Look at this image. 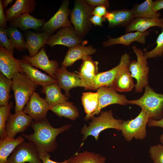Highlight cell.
I'll return each instance as SVG.
<instances>
[{
    "mask_svg": "<svg viewBox=\"0 0 163 163\" xmlns=\"http://www.w3.org/2000/svg\"><path fill=\"white\" fill-rule=\"evenodd\" d=\"M50 35L45 32H35L27 31L26 32V47L28 50L29 56L36 55L40 49L46 43Z\"/></svg>",
    "mask_w": 163,
    "mask_h": 163,
    "instance_id": "44dd1931",
    "label": "cell"
},
{
    "mask_svg": "<svg viewBox=\"0 0 163 163\" xmlns=\"http://www.w3.org/2000/svg\"><path fill=\"white\" fill-rule=\"evenodd\" d=\"M94 8L84 0H75L70 11V21L77 35L82 39L91 30L92 24L90 19Z\"/></svg>",
    "mask_w": 163,
    "mask_h": 163,
    "instance_id": "3957f363",
    "label": "cell"
},
{
    "mask_svg": "<svg viewBox=\"0 0 163 163\" xmlns=\"http://www.w3.org/2000/svg\"><path fill=\"white\" fill-rule=\"evenodd\" d=\"M162 31L158 36L156 41V46L152 50L144 53L148 59L161 57L163 55V26L161 28Z\"/></svg>",
    "mask_w": 163,
    "mask_h": 163,
    "instance_id": "8d00e7d4",
    "label": "cell"
},
{
    "mask_svg": "<svg viewBox=\"0 0 163 163\" xmlns=\"http://www.w3.org/2000/svg\"><path fill=\"white\" fill-rule=\"evenodd\" d=\"M131 48L136 56L137 60L130 61L128 68L132 77L136 80V83L134 86L135 92H141L148 84L149 67L147 59L142 50L136 46H132Z\"/></svg>",
    "mask_w": 163,
    "mask_h": 163,
    "instance_id": "8992f818",
    "label": "cell"
},
{
    "mask_svg": "<svg viewBox=\"0 0 163 163\" xmlns=\"http://www.w3.org/2000/svg\"><path fill=\"white\" fill-rule=\"evenodd\" d=\"M44 47L33 57L25 55L23 56V59L32 66L43 70L55 78L56 71L59 68L58 62L56 60L49 59Z\"/></svg>",
    "mask_w": 163,
    "mask_h": 163,
    "instance_id": "9a60e30c",
    "label": "cell"
},
{
    "mask_svg": "<svg viewBox=\"0 0 163 163\" xmlns=\"http://www.w3.org/2000/svg\"><path fill=\"white\" fill-rule=\"evenodd\" d=\"M163 26V18H136L126 27L125 31L126 33L133 31L144 32L150 27L161 28Z\"/></svg>",
    "mask_w": 163,
    "mask_h": 163,
    "instance_id": "484cf974",
    "label": "cell"
},
{
    "mask_svg": "<svg viewBox=\"0 0 163 163\" xmlns=\"http://www.w3.org/2000/svg\"><path fill=\"white\" fill-rule=\"evenodd\" d=\"M160 140L161 142L162 145H163V134L161 135L160 137Z\"/></svg>",
    "mask_w": 163,
    "mask_h": 163,
    "instance_id": "c3c4849f",
    "label": "cell"
},
{
    "mask_svg": "<svg viewBox=\"0 0 163 163\" xmlns=\"http://www.w3.org/2000/svg\"><path fill=\"white\" fill-rule=\"evenodd\" d=\"M106 20L104 17L93 15L90 19V21L92 24L102 27L103 26L102 23Z\"/></svg>",
    "mask_w": 163,
    "mask_h": 163,
    "instance_id": "b9f144b4",
    "label": "cell"
},
{
    "mask_svg": "<svg viewBox=\"0 0 163 163\" xmlns=\"http://www.w3.org/2000/svg\"><path fill=\"white\" fill-rule=\"evenodd\" d=\"M66 68L61 66L59 68L56 72L55 78L61 89L65 91V95L68 97H70L69 91L71 89L78 87H83V85L78 74L69 71Z\"/></svg>",
    "mask_w": 163,
    "mask_h": 163,
    "instance_id": "ac0fdd59",
    "label": "cell"
},
{
    "mask_svg": "<svg viewBox=\"0 0 163 163\" xmlns=\"http://www.w3.org/2000/svg\"><path fill=\"white\" fill-rule=\"evenodd\" d=\"M42 163L36 148L25 141L14 149L8 159L7 163Z\"/></svg>",
    "mask_w": 163,
    "mask_h": 163,
    "instance_id": "9c48e42d",
    "label": "cell"
},
{
    "mask_svg": "<svg viewBox=\"0 0 163 163\" xmlns=\"http://www.w3.org/2000/svg\"><path fill=\"white\" fill-rule=\"evenodd\" d=\"M7 21L5 13H4L2 0H0V27L7 29L8 27L7 24Z\"/></svg>",
    "mask_w": 163,
    "mask_h": 163,
    "instance_id": "60d3db41",
    "label": "cell"
},
{
    "mask_svg": "<svg viewBox=\"0 0 163 163\" xmlns=\"http://www.w3.org/2000/svg\"><path fill=\"white\" fill-rule=\"evenodd\" d=\"M122 63L120 59L119 63L116 66L107 71L98 73L95 78L91 90H95L102 86L110 87Z\"/></svg>",
    "mask_w": 163,
    "mask_h": 163,
    "instance_id": "4316f807",
    "label": "cell"
},
{
    "mask_svg": "<svg viewBox=\"0 0 163 163\" xmlns=\"http://www.w3.org/2000/svg\"><path fill=\"white\" fill-rule=\"evenodd\" d=\"M82 60L78 74L85 89L91 90L95 78L98 73V62L93 60L90 56Z\"/></svg>",
    "mask_w": 163,
    "mask_h": 163,
    "instance_id": "e0dca14e",
    "label": "cell"
},
{
    "mask_svg": "<svg viewBox=\"0 0 163 163\" xmlns=\"http://www.w3.org/2000/svg\"><path fill=\"white\" fill-rule=\"evenodd\" d=\"M107 8L103 6H98L94 8L92 14L101 17H104L108 12Z\"/></svg>",
    "mask_w": 163,
    "mask_h": 163,
    "instance_id": "7bdbcfd3",
    "label": "cell"
},
{
    "mask_svg": "<svg viewBox=\"0 0 163 163\" xmlns=\"http://www.w3.org/2000/svg\"><path fill=\"white\" fill-rule=\"evenodd\" d=\"M0 72L8 79L16 74L23 72L19 59H15L2 46L0 45Z\"/></svg>",
    "mask_w": 163,
    "mask_h": 163,
    "instance_id": "2e32d148",
    "label": "cell"
},
{
    "mask_svg": "<svg viewBox=\"0 0 163 163\" xmlns=\"http://www.w3.org/2000/svg\"><path fill=\"white\" fill-rule=\"evenodd\" d=\"M130 57L126 53L123 55L120 59L122 65L110 87L117 91L120 92L131 91L135 85L131 73L128 68Z\"/></svg>",
    "mask_w": 163,
    "mask_h": 163,
    "instance_id": "8fae6325",
    "label": "cell"
},
{
    "mask_svg": "<svg viewBox=\"0 0 163 163\" xmlns=\"http://www.w3.org/2000/svg\"><path fill=\"white\" fill-rule=\"evenodd\" d=\"M13 105L11 101L6 106L0 107V137L4 139L7 137L5 130V125L9 117L11 114L10 110Z\"/></svg>",
    "mask_w": 163,
    "mask_h": 163,
    "instance_id": "d590c367",
    "label": "cell"
},
{
    "mask_svg": "<svg viewBox=\"0 0 163 163\" xmlns=\"http://www.w3.org/2000/svg\"><path fill=\"white\" fill-rule=\"evenodd\" d=\"M106 158L98 154L85 151L76 153L67 163H105Z\"/></svg>",
    "mask_w": 163,
    "mask_h": 163,
    "instance_id": "d6a6232c",
    "label": "cell"
},
{
    "mask_svg": "<svg viewBox=\"0 0 163 163\" xmlns=\"http://www.w3.org/2000/svg\"><path fill=\"white\" fill-rule=\"evenodd\" d=\"M163 9V0H157L154 1L153 9L155 12Z\"/></svg>",
    "mask_w": 163,
    "mask_h": 163,
    "instance_id": "bcb514c9",
    "label": "cell"
},
{
    "mask_svg": "<svg viewBox=\"0 0 163 163\" xmlns=\"http://www.w3.org/2000/svg\"><path fill=\"white\" fill-rule=\"evenodd\" d=\"M86 43L76 34L74 27H64L55 34L50 36L46 44L51 47L56 45H62L69 48Z\"/></svg>",
    "mask_w": 163,
    "mask_h": 163,
    "instance_id": "7c38bea8",
    "label": "cell"
},
{
    "mask_svg": "<svg viewBox=\"0 0 163 163\" xmlns=\"http://www.w3.org/2000/svg\"><path fill=\"white\" fill-rule=\"evenodd\" d=\"M28 163V162H26V163Z\"/></svg>",
    "mask_w": 163,
    "mask_h": 163,
    "instance_id": "681fc988",
    "label": "cell"
},
{
    "mask_svg": "<svg viewBox=\"0 0 163 163\" xmlns=\"http://www.w3.org/2000/svg\"><path fill=\"white\" fill-rule=\"evenodd\" d=\"M96 52V49L91 45L85 46L84 44L69 48L61 63V66L66 67L71 66L77 60H83L86 57L94 54Z\"/></svg>",
    "mask_w": 163,
    "mask_h": 163,
    "instance_id": "ffe728a7",
    "label": "cell"
},
{
    "mask_svg": "<svg viewBox=\"0 0 163 163\" xmlns=\"http://www.w3.org/2000/svg\"><path fill=\"white\" fill-rule=\"evenodd\" d=\"M45 21L44 19H40L30 15L29 13H25L10 22L9 26L18 28L24 30L29 29L37 30L42 27Z\"/></svg>",
    "mask_w": 163,
    "mask_h": 163,
    "instance_id": "d4e9b609",
    "label": "cell"
},
{
    "mask_svg": "<svg viewBox=\"0 0 163 163\" xmlns=\"http://www.w3.org/2000/svg\"><path fill=\"white\" fill-rule=\"evenodd\" d=\"M98 95L99 104L97 110L89 117V120L97 115L103 108L111 104H117L124 106L128 104V100L123 94H118L117 91L110 87L102 86L97 90Z\"/></svg>",
    "mask_w": 163,
    "mask_h": 163,
    "instance_id": "30bf717a",
    "label": "cell"
},
{
    "mask_svg": "<svg viewBox=\"0 0 163 163\" xmlns=\"http://www.w3.org/2000/svg\"><path fill=\"white\" fill-rule=\"evenodd\" d=\"M91 121L88 126L85 124L81 130L83 135L82 141L87 140L88 137L91 136L97 140L100 133L103 131L109 128L121 131V128L123 120L115 118L113 116V111H109L101 112L97 117L94 116L91 119Z\"/></svg>",
    "mask_w": 163,
    "mask_h": 163,
    "instance_id": "7a4b0ae2",
    "label": "cell"
},
{
    "mask_svg": "<svg viewBox=\"0 0 163 163\" xmlns=\"http://www.w3.org/2000/svg\"><path fill=\"white\" fill-rule=\"evenodd\" d=\"M19 60L23 72L33 82L42 87L58 84L56 79L41 72L23 59Z\"/></svg>",
    "mask_w": 163,
    "mask_h": 163,
    "instance_id": "d6986e66",
    "label": "cell"
},
{
    "mask_svg": "<svg viewBox=\"0 0 163 163\" xmlns=\"http://www.w3.org/2000/svg\"><path fill=\"white\" fill-rule=\"evenodd\" d=\"M12 79L15 103L14 111H22L39 85L32 82L24 72L16 74Z\"/></svg>",
    "mask_w": 163,
    "mask_h": 163,
    "instance_id": "277c9868",
    "label": "cell"
},
{
    "mask_svg": "<svg viewBox=\"0 0 163 163\" xmlns=\"http://www.w3.org/2000/svg\"><path fill=\"white\" fill-rule=\"evenodd\" d=\"M61 89L58 84L42 87L40 91L46 94L45 99L50 107L65 102L68 100V97L62 93Z\"/></svg>",
    "mask_w": 163,
    "mask_h": 163,
    "instance_id": "83f0119b",
    "label": "cell"
},
{
    "mask_svg": "<svg viewBox=\"0 0 163 163\" xmlns=\"http://www.w3.org/2000/svg\"><path fill=\"white\" fill-rule=\"evenodd\" d=\"M0 45L4 47L10 53L13 55L14 46L7 36L6 29L0 28Z\"/></svg>",
    "mask_w": 163,
    "mask_h": 163,
    "instance_id": "f35d334b",
    "label": "cell"
},
{
    "mask_svg": "<svg viewBox=\"0 0 163 163\" xmlns=\"http://www.w3.org/2000/svg\"><path fill=\"white\" fill-rule=\"evenodd\" d=\"M25 141L20 136L16 139L6 138L0 139V163H7L8 157L16 147Z\"/></svg>",
    "mask_w": 163,
    "mask_h": 163,
    "instance_id": "f546056e",
    "label": "cell"
},
{
    "mask_svg": "<svg viewBox=\"0 0 163 163\" xmlns=\"http://www.w3.org/2000/svg\"><path fill=\"white\" fill-rule=\"evenodd\" d=\"M150 117L143 109L134 119L123 120L121 131L125 139L129 142L133 138L143 140L147 135L146 126Z\"/></svg>",
    "mask_w": 163,
    "mask_h": 163,
    "instance_id": "52a82bcc",
    "label": "cell"
},
{
    "mask_svg": "<svg viewBox=\"0 0 163 163\" xmlns=\"http://www.w3.org/2000/svg\"><path fill=\"white\" fill-rule=\"evenodd\" d=\"M149 153L153 163H163V145L158 144L151 146Z\"/></svg>",
    "mask_w": 163,
    "mask_h": 163,
    "instance_id": "74e56055",
    "label": "cell"
},
{
    "mask_svg": "<svg viewBox=\"0 0 163 163\" xmlns=\"http://www.w3.org/2000/svg\"><path fill=\"white\" fill-rule=\"evenodd\" d=\"M6 33L8 38L18 51L26 50V41L21 32L17 28L9 27L6 29Z\"/></svg>",
    "mask_w": 163,
    "mask_h": 163,
    "instance_id": "e575fe53",
    "label": "cell"
},
{
    "mask_svg": "<svg viewBox=\"0 0 163 163\" xmlns=\"http://www.w3.org/2000/svg\"><path fill=\"white\" fill-rule=\"evenodd\" d=\"M69 4V0H63L55 14L44 24L41 27V31L51 36L59 28L73 27L70 21L68 19L70 12Z\"/></svg>",
    "mask_w": 163,
    "mask_h": 163,
    "instance_id": "ba28073f",
    "label": "cell"
},
{
    "mask_svg": "<svg viewBox=\"0 0 163 163\" xmlns=\"http://www.w3.org/2000/svg\"><path fill=\"white\" fill-rule=\"evenodd\" d=\"M85 2L90 6L95 7L103 6L108 8L110 6L109 0H85Z\"/></svg>",
    "mask_w": 163,
    "mask_h": 163,
    "instance_id": "ab89813d",
    "label": "cell"
},
{
    "mask_svg": "<svg viewBox=\"0 0 163 163\" xmlns=\"http://www.w3.org/2000/svg\"><path fill=\"white\" fill-rule=\"evenodd\" d=\"M104 17L108 22L109 28L128 26L135 18L130 10L125 9L108 12Z\"/></svg>",
    "mask_w": 163,
    "mask_h": 163,
    "instance_id": "cb8c5ba5",
    "label": "cell"
},
{
    "mask_svg": "<svg viewBox=\"0 0 163 163\" xmlns=\"http://www.w3.org/2000/svg\"><path fill=\"white\" fill-rule=\"evenodd\" d=\"M73 103L66 101L50 107V110L60 117H64L74 120L79 115L77 108Z\"/></svg>",
    "mask_w": 163,
    "mask_h": 163,
    "instance_id": "4dcf8cb0",
    "label": "cell"
},
{
    "mask_svg": "<svg viewBox=\"0 0 163 163\" xmlns=\"http://www.w3.org/2000/svg\"><path fill=\"white\" fill-rule=\"evenodd\" d=\"M82 103L86 115L84 119L89 120L90 117L97 109L99 104L98 95L97 92H84L81 97Z\"/></svg>",
    "mask_w": 163,
    "mask_h": 163,
    "instance_id": "1f68e13d",
    "label": "cell"
},
{
    "mask_svg": "<svg viewBox=\"0 0 163 163\" xmlns=\"http://www.w3.org/2000/svg\"><path fill=\"white\" fill-rule=\"evenodd\" d=\"M149 127H158L163 128V118L159 120H155L150 118L148 123Z\"/></svg>",
    "mask_w": 163,
    "mask_h": 163,
    "instance_id": "ee69618b",
    "label": "cell"
},
{
    "mask_svg": "<svg viewBox=\"0 0 163 163\" xmlns=\"http://www.w3.org/2000/svg\"><path fill=\"white\" fill-rule=\"evenodd\" d=\"M42 163H67L69 161V159L65 160L62 162H57L52 160L50 159V155L49 153L46 154L45 156L39 157Z\"/></svg>",
    "mask_w": 163,
    "mask_h": 163,
    "instance_id": "f6af8a7d",
    "label": "cell"
},
{
    "mask_svg": "<svg viewBox=\"0 0 163 163\" xmlns=\"http://www.w3.org/2000/svg\"><path fill=\"white\" fill-rule=\"evenodd\" d=\"M150 30L144 32L136 31L133 33H128L120 37L108 39L102 42L104 47H107L117 44H121L126 46H129L134 41H137L142 44H145L146 37L150 34Z\"/></svg>",
    "mask_w": 163,
    "mask_h": 163,
    "instance_id": "603a6c76",
    "label": "cell"
},
{
    "mask_svg": "<svg viewBox=\"0 0 163 163\" xmlns=\"http://www.w3.org/2000/svg\"><path fill=\"white\" fill-rule=\"evenodd\" d=\"M13 2V0H2L3 7L4 9H6L8 5Z\"/></svg>",
    "mask_w": 163,
    "mask_h": 163,
    "instance_id": "7dc6e473",
    "label": "cell"
},
{
    "mask_svg": "<svg viewBox=\"0 0 163 163\" xmlns=\"http://www.w3.org/2000/svg\"><path fill=\"white\" fill-rule=\"evenodd\" d=\"M145 88L144 94L140 98L128 100V104L139 106L145 111L150 118L155 120L163 118V94L155 92L148 85Z\"/></svg>",
    "mask_w": 163,
    "mask_h": 163,
    "instance_id": "5b68a950",
    "label": "cell"
},
{
    "mask_svg": "<svg viewBox=\"0 0 163 163\" xmlns=\"http://www.w3.org/2000/svg\"><path fill=\"white\" fill-rule=\"evenodd\" d=\"M30 126L34 133L30 134H23L21 136L35 146L40 157L44 156L57 149V136L68 130L71 125L66 124L60 127L55 128L51 126L46 117L39 120H33Z\"/></svg>",
    "mask_w": 163,
    "mask_h": 163,
    "instance_id": "6da1fadb",
    "label": "cell"
},
{
    "mask_svg": "<svg viewBox=\"0 0 163 163\" xmlns=\"http://www.w3.org/2000/svg\"><path fill=\"white\" fill-rule=\"evenodd\" d=\"M153 3L152 0H146L140 4L135 5L130 10L134 18H159L161 14L153 10Z\"/></svg>",
    "mask_w": 163,
    "mask_h": 163,
    "instance_id": "f1b7e54d",
    "label": "cell"
},
{
    "mask_svg": "<svg viewBox=\"0 0 163 163\" xmlns=\"http://www.w3.org/2000/svg\"><path fill=\"white\" fill-rule=\"evenodd\" d=\"M50 106L45 99L41 97L38 93L35 92L24 108L23 111L29 116L34 120L46 118Z\"/></svg>",
    "mask_w": 163,
    "mask_h": 163,
    "instance_id": "4fadbf2b",
    "label": "cell"
},
{
    "mask_svg": "<svg viewBox=\"0 0 163 163\" xmlns=\"http://www.w3.org/2000/svg\"><path fill=\"white\" fill-rule=\"evenodd\" d=\"M12 81L0 72V107L6 106L12 95L9 94L12 89Z\"/></svg>",
    "mask_w": 163,
    "mask_h": 163,
    "instance_id": "836d02e7",
    "label": "cell"
},
{
    "mask_svg": "<svg viewBox=\"0 0 163 163\" xmlns=\"http://www.w3.org/2000/svg\"><path fill=\"white\" fill-rule=\"evenodd\" d=\"M33 120L23 111L11 114L5 125L7 137L14 138L18 133L24 132L30 126Z\"/></svg>",
    "mask_w": 163,
    "mask_h": 163,
    "instance_id": "5bb4252c",
    "label": "cell"
},
{
    "mask_svg": "<svg viewBox=\"0 0 163 163\" xmlns=\"http://www.w3.org/2000/svg\"><path fill=\"white\" fill-rule=\"evenodd\" d=\"M36 3L34 0H17L14 5L6 10L5 15L7 21L10 22L23 14L32 12Z\"/></svg>",
    "mask_w": 163,
    "mask_h": 163,
    "instance_id": "7402d4cb",
    "label": "cell"
}]
</instances>
